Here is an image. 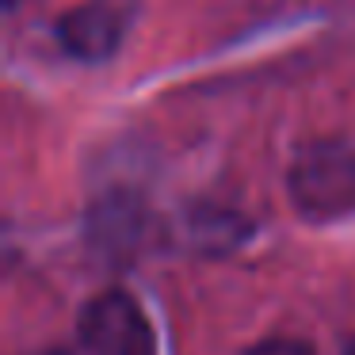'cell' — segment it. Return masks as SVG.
I'll return each instance as SVG.
<instances>
[{
  "label": "cell",
  "mask_w": 355,
  "mask_h": 355,
  "mask_svg": "<svg viewBox=\"0 0 355 355\" xmlns=\"http://www.w3.org/2000/svg\"><path fill=\"white\" fill-rule=\"evenodd\" d=\"M291 199L306 218L329 222L355 210V146L313 141L291 168Z\"/></svg>",
  "instance_id": "cell-1"
},
{
  "label": "cell",
  "mask_w": 355,
  "mask_h": 355,
  "mask_svg": "<svg viewBox=\"0 0 355 355\" xmlns=\"http://www.w3.org/2000/svg\"><path fill=\"white\" fill-rule=\"evenodd\" d=\"M80 340L92 355H153V329L126 291H103L88 302Z\"/></svg>",
  "instance_id": "cell-2"
},
{
  "label": "cell",
  "mask_w": 355,
  "mask_h": 355,
  "mask_svg": "<svg viewBox=\"0 0 355 355\" xmlns=\"http://www.w3.org/2000/svg\"><path fill=\"white\" fill-rule=\"evenodd\" d=\"M138 16V0H85L58 19V39L80 62H107Z\"/></svg>",
  "instance_id": "cell-3"
},
{
  "label": "cell",
  "mask_w": 355,
  "mask_h": 355,
  "mask_svg": "<svg viewBox=\"0 0 355 355\" xmlns=\"http://www.w3.org/2000/svg\"><path fill=\"white\" fill-rule=\"evenodd\" d=\"M138 233H141V214L130 195H115V199L96 207L92 237L100 248H107L115 256H126L134 248V241H138Z\"/></svg>",
  "instance_id": "cell-4"
},
{
  "label": "cell",
  "mask_w": 355,
  "mask_h": 355,
  "mask_svg": "<svg viewBox=\"0 0 355 355\" xmlns=\"http://www.w3.org/2000/svg\"><path fill=\"white\" fill-rule=\"evenodd\" d=\"M248 355H313V347L294 336H271V340H260L256 347H248Z\"/></svg>",
  "instance_id": "cell-5"
},
{
  "label": "cell",
  "mask_w": 355,
  "mask_h": 355,
  "mask_svg": "<svg viewBox=\"0 0 355 355\" xmlns=\"http://www.w3.org/2000/svg\"><path fill=\"white\" fill-rule=\"evenodd\" d=\"M39 355H65V352H39Z\"/></svg>",
  "instance_id": "cell-6"
},
{
  "label": "cell",
  "mask_w": 355,
  "mask_h": 355,
  "mask_svg": "<svg viewBox=\"0 0 355 355\" xmlns=\"http://www.w3.org/2000/svg\"><path fill=\"white\" fill-rule=\"evenodd\" d=\"M347 355H355V344H352V347H347Z\"/></svg>",
  "instance_id": "cell-7"
}]
</instances>
